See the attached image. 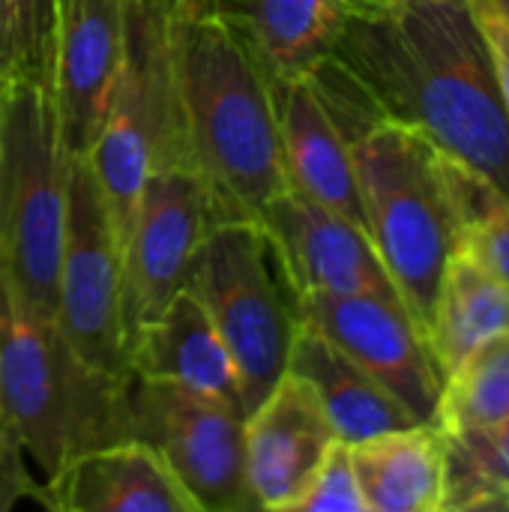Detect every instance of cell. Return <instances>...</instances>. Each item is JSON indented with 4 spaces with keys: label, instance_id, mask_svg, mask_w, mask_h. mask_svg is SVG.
I'll list each match as a JSON object with an SVG mask.
<instances>
[{
    "label": "cell",
    "instance_id": "1",
    "mask_svg": "<svg viewBox=\"0 0 509 512\" xmlns=\"http://www.w3.org/2000/svg\"><path fill=\"white\" fill-rule=\"evenodd\" d=\"M327 57L381 117L509 192V117L468 0H402L384 18H342Z\"/></svg>",
    "mask_w": 509,
    "mask_h": 512
},
{
    "label": "cell",
    "instance_id": "2",
    "mask_svg": "<svg viewBox=\"0 0 509 512\" xmlns=\"http://www.w3.org/2000/svg\"><path fill=\"white\" fill-rule=\"evenodd\" d=\"M174 150L207 186L219 222H261L288 192L276 78L213 0L171 9Z\"/></svg>",
    "mask_w": 509,
    "mask_h": 512
},
{
    "label": "cell",
    "instance_id": "3",
    "mask_svg": "<svg viewBox=\"0 0 509 512\" xmlns=\"http://www.w3.org/2000/svg\"><path fill=\"white\" fill-rule=\"evenodd\" d=\"M309 78L351 144L366 234L426 336L444 267L462 240L459 162L423 132L381 117L330 57Z\"/></svg>",
    "mask_w": 509,
    "mask_h": 512
},
{
    "label": "cell",
    "instance_id": "4",
    "mask_svg": "<svg viewBox=\"0 0 509 512\" xmlns=\"http://www.w3.org/2000/svg\"><path fill=\"white\" fill-rule=\"evenodd\" d=\"M129 390L132 378L90 369L0 267V402L42 486L78 453L129 438Z\"/></svg>",
    "mask_w": 509,
    "mask_h": 512
},
{
    "label": "cell",
    "instance_id": "5",
    "mask_svg": "<svg viewBox=\"0 0 509 512\" xmlns=\"http://www.w3.org/2000/svg\"><path fill=\"white\" fill-rule=\"evenodd\" d=\"M72 162L48 81L0 75V267L48 318L57 306Z\"/></svg>",
    "mask_w": 509,
    "mask_h": 512
},
{
    "label": "cell",
    "instance_id": "6",
    "mask_svg": "<svg viewBox=\"0 0 509 512\" xmlns=\"http://www.w3.org/2000/svg\"><path fill=\"white\" fill-rule=\"evenodd\" d=\"M276 273L264 228L228 219L207 231L183 279L234 357L246 414L288 372L300 324L294 297Z\"/></svg>",
    "mask_w": 509,
    "mask_h": 512
},
{
    "label": "cell",
    "instance_id": "7",
    "mask_svg": "<svg viewBox=\"0 0 509 512\" xmlns=\"http://www.w3.org/2000/svg\"><path fill=\"white\" fill-rule=\"evenodd\" d=\"M174 0H126V36L90 165L105 192L120 243L159 156L174 150L171 81Z\"/></svg>",
    "mask_w": 509,
    "mask_h": 512
},
{
    "label": "cell",
    "instance_id": "8",
    "mask_svg": "<svg viewBox=\"0 0 509 512\" xmlns=\"http://www.w3.org/2000/svg\"><path fill=\"white\" fill-rule=\"evenodd\" d=\"M120 294L123 243L90 159L75 156L57 264L54 321L90 369L114 378H132L126 363Z\"/></svg>",
    "mask_w": 509,
    "mask_h": 512
},
{
    "label": "cell",
    "instance_id": "9",
    "mask_svg": "<svg viewBox=\"0 0 509 512\" xmlns=\"http://www.w3.org/2000/svg\"><path fill=\"white\" fill-rule=\"evenodd\" d=\"M129 435L159 450L201 512H252L243 414L177 384L132 378Z\"/></svg>",
    "mask_w": 509,
    "mask_h": 512
},
{
    "label": "cell",
    "instance_id": "10",
    "mask_svg": "<svg viewBox=\"0 0 509 512\" xmlns=\"http://www.w3.org/2000/svg\"><path fill=\"white\" fill-rule=\"evenodd\" d=\"M219 222L213 198L180 153L156 159L123 240V333L126 345L180 288L186 270Z\"/></svg>",
    "mask_w": 509,
    "mask_h": 512
},
{
    "label": "cell",
    "instance_id": "11",
    "mask_svg": "<svg viewBox=\"0 0 509 512\" xmlns=\"http://www.w3.org/2000/svg\"><path fill=\"white\" fill-rule=\"evenodd\" d=\"M297 321L378 378L420 423H432L441 369L402 300L378 294H315L294 300Z\"/></svg>",
    "mask_w": 509,
    "mask_h": 512
},
{
    "label": "cell",
    "instance_id": "12",
    "mask_svg": "<svg viewBox=\"0 0 509 512\" xmlns=\"http://www.w3.org/2000/svg\"><path fill=\"white\" fill-rule=\"evenodd\" d=\"M294 300L315 294H378L402 300L372 237L342 213L288 189L258 222Z\"/></svg>",
    "mask_w": 509,
    "mask_h": 512
},
{
    "label": "cell",
    "instance_id": "13",
    "mask_svg": "<svg viewBox=\"0 0 509 512\" xmlns=\"http://www.w3.org/2000/svg\"><path fill=\"white\" fill-rule=\"evenodd\" d=\"M126 0H54L48 87L75 156H90L117 78Z\"/></svg>",
    "mask_w": 509,
    "mask_h": 512
},
{
    "label": "cell",
    "instance_id": "14",
    "mask_svg": "<svg viewBox=\"0 0 509 512\" xmlns=\"http://www.w3.org/2000/svg\"><path fill=\"white\" fill-rule=\"evenodd\" d=\"M243 435L252 495L258 510L270 512L291 510L324 453L339 441L315 387L291 369L243 417Z\"/></svg>",
    "mask_w": 509,
    "mask_h": 512
},
{
    "label": "cell",
    "instance_id": "15",
    "mask_svg": "<svg viewBox=\"0 0 509 512\" xmlns=\"http://www.w3.org/2000/svg\"><path fill=\"white\" fill-rule=\"evenodd\" d=\"M126 363L132 378L177 384L246 417L234 357L189 288H180L150 321L135 330L126 345Z\"/></svg>",
    "mask_w": 509,
    "mask_h": 512
},
{
    "label": "cell",
    "instance_id": "16",
    "mask_svg": "<svg viewBox=\"0 0 509 512\" xmlns=\"http://www.w3.org/2000/svg\"><path fill=\"white\" fill-rule=\"evenodd\" d=\"M45 495L54 512H201L159 450L135 435L78 453Z\"/></svg>",
    "mask_w": 509,
    "mask_h": 512
},
{
    "label": "cell",
    "instance_id": "17",
    "mask_svg": "<svg viewBox=\"0 0 509 512\" xmlns=\"http://www.w3.org/2000/svg\"><path fill=\"white\" fill-rule=\"evenodd\" d=\"M276 102L288 186L366 228L351 144L315 81L309 75L279 81Z\"/></svg>",
    "mask_w": 509,
    "mask_h": 512
},
{
    "label": "cell",
    "instance_id": "18",
    "mask_svg": "<svg viewBox=\"0 0 509 512\" xmlns=\"http://www.w3.org/2000/svg\"><path fill=\"white\" fill-rule=\"evenodd\" d=\"M351 462L366 512H444L447 438L435 423L357 441Z\"/></svg>",
    "mask_w": 509,
    "mask_h": 512
},
{
    "label": "cell",
    "instance_id": "19",
    "mask_svg": "<svg viewBox=\"0 0 509 512\" xmlns=\"http://www.w3.org/2000/svg\"><path fill=\"white\" fill-rule=\"evenodd\" d=\"M288 369L315 387L336 438L345 444L420 423L378 378L306 324H297Z\"/></svg>",
    "mask_w": 509,
    "mask_h": 512
},
{
    "label": "cell",
    "instance_id": "20",
    "mask_svg": "<svg viewBox=\"0 0 509 512\" xmlns=\"http://www.w3.org/2000/svg\"><path fill=\"white\" fill-rule=\"evenodd\" d=\"M276 81L306 78L330 54L342 15L333 0H213Z\"/></svg>",
    "mask_w": 509,
    "mask_h": 512
},
{
    "label": "cell",
    "instance_id": "21",
    "mask_svg": "<svg viewBox=\"0 0 509 512\" xmlns=\"http://www.w3.org/2000/svg\"><path fill=\"white\" fill-rule=\"evenodd\" d=\"M501 330H509V282L459 249L444 267L426 333L441 378Z\"/></svg>",
    "mask_w": 509,
    "mask_h": 512
},
{
    "label": "cell",
    "instance_id": "22",
    "mask_svg": "<svg viewBox=\"0 0 509 512\" xmlns=\"http://www.w3.org/2000/svg\"><path fill=\"white\" fill-rule=\"evenodd\" d=\"M509 420V330L477 345L441 387L432 423L444 435L492 429Z\"/></svg>",
    "mask_w": 509,
    "mask_h": 512
},
{
    "label": "cell",
    "instance_id": "23",
    "mask_svg": "<svg viewBox=\"0 0 509 512\" xmlns=\"http://www.w3.org/2000/svg\"><path fill=\"white\" fill-rule=\"evenodd\" d=\"M444 438V512H509V420Z\"/></svg>",
    "mask_w": 509,
    "mask_h": 512
},
{
    "label": "cell",
    "instance_id": "24",
    "mask_svg": "<svg viewBox=\"0 0 509 512\" xmlns=\"http://www.w3.org/2000/svg\"><path fill=\"white\" fill-rule=\"evenodd\" d=\"M462 240L459 249L509 282V192L459 165Z\"/></svg>",
    "mask_w": 509,
    "mask_h": 512
},
{
    "label": "cell",
    "instance_id": "25",
    "mask_svg": "<svg viewBox=\"0 0 509 512\" xmlns=\"http://www.w3.org/2000/svg\"><path fill=\"white\" fill-rule=\"evenodd\" d=\"M54 0H0V33L6 72H27L48 81Z\"/></svg>",
    "mask_w": 509,
    "mask_h": 512
},
{
    "label": "cell",
    "instance_id": "26",
    "mask_svg": "<svg viewBox=\"0 0 509 512\" xmlns=\"http://www.w3.org/2000/svg\"><path fill=\"white\" fill-rule=\"evenodd\" d=\"M288 512H366L351 462V444L333 441Z\"/></svg>",
    "mask_w": 509,
    "mask_h": 512
},
{
    "label": "cell",
    "instance_id": "27",
    "mask_svg": "<svg viewBox=\"0 0 509 512\" xmlns=\"http://www.w3.org/2000/svg\"><path fill=\"white\" fill-rule=\"evenodd\" d=\"M480 30H483V39H486V48H489V57H492V66H495V78H498V90H501V99H504V108H507L509 117V21L504 15V9L498 6V0H468Z\"/></svg>",
    "mask_w": 509,
    "mask_h": 512
},
{
    "label": "cell",
    "instance_id": "28",
    "mask_svg": "<svg viewBox=\"0 0 509 512\" xmlns=\"http://www.w3.org/2000/svg\"><path fill=\"white\" fill-rule=\"evenodd\" d=\"M36 501L39 507L48 504V495H45V486L39 477H33L27 468H18V471H3L0 474V512L15 510L18 501Z\"/></svg>",
    "mask_w": 509,
    "mask_h": 512
},
{
    "label": "cell",
    "instance_id": "29",
    "mask_svg": "<svg viewBox=\"0 0 509 512\" xmlns=\"http://www.w3.org/2000/svg\"><path fill=\"white\" fill-rule=\"evenodd\" d=\"M342 18H384L402 6V0H333Z\"/></svg>",
    "mask_w": 509,
    "mask_h": 512
},
{
    "label": "cell",
    "instance_id": "30",
    "mask_svg": "<svg viewBox=\"0 0 509 512\" xmlns=\"http://www.w3.org/2000/svg\"><path fill=\"white\" fill-rule=\"evenodd\" d=\"M12 459H24V453H21L18 441L9 432V423H6V414H3V402H0V468L6 462H12Z\"/></svg>",
    "mask_w": 509,
    "mask_h": 512
},
{
    "label": "cell",
    "instance_id": "31",
    "mask_svg": "<svg viewBox=\"0 0 509 512\" xmlns=\"http://www.w3.org/2000/svg\"><path fill=\"white\" fill-rule=\"evenodd\" d=\"M0 75H6V48H3V33H0Z\"/></svg>",
    "mask_w": 509,
    "mask_h": 512
},
{
    "label": "cell",
    "instance_id": "32",
    "mask_svg": "<svg viewBox=\"0 0 509 512\" xmlns=\"http://www.w3.org/2000/svg\"><path fill=\"white\" fill-rule=\"evenodd\" d=\"M498 6L504 9V15H507V21H509V0H498Z\"/></svg>",
    "mask_w": 509,
    "mask_h": 512
}]
</instances>
